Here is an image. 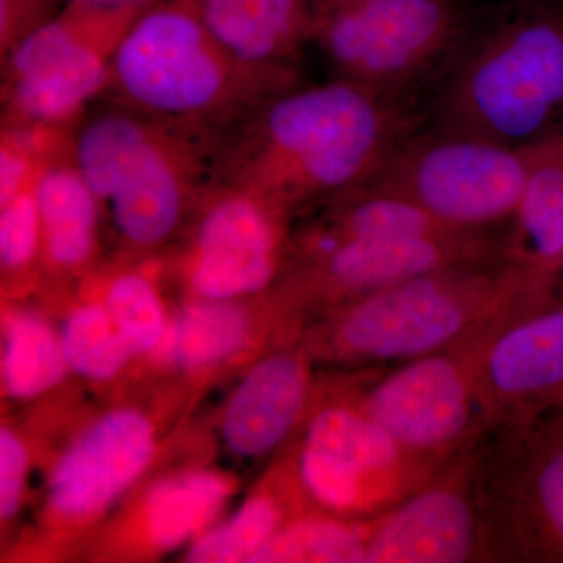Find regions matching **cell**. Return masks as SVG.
I'll return each instance as SVG.
<instances>
[{"instance_id":"6da1fadb","label":"cell","mask_w":563,"mask_h":563,"mask_svg":"<svg viewBox=\"0 0 563 563\" xmlns=\"http://www.w3.org/2000/svg\"><path fill=\"white\" fill-rule=\"evenodd\" d=\"M440 131L528 146L563 124V10L514 0L463 36L437 101Z\"/></svg>"},{"instance_id":"7a4b0ae2","label":"cell","mask_w":563,"mask_h":563,"mask_svg":"<svg viewBox=\"0 0 563 563\" xmlns=\"http://www.w3.org/2000/svg\"><path fill=\"white\" fill-rule=\"evenodd\" d=\"M413 128L404 92L347 79L282 92L263 118L261 181L287 199L351 192Z\"/></svg>"},{"instance_id":"3957f363","label":"cell","mask_w":563,"mask_h":563,"mask_svg":"<svg viewBox=\"0 0 563 563\" xmlns=\"http://www.w3.org/2000/svg\"><path fill=\"white\" fill-rule=\"evenodd\" d=\"M463 18L455 0H314L309 38L342 79L406 92L454 54Z\"/></svg>"},{"instance_id":"277c9868","label":"cell","mask_w":563,"mask_h":563,"mask_svg":"<svg viewBox=\"0 0 563 563\" xmlns=\"http://www.w3.org/2000/svg\"><path fill=\"white\" fill-rule=\"evenodd\" d=\"M528 172L526 146L437 129L404 140L366 184L402 196L444 228L465 233L514 218Z\"/></svg>"},{"instance_id":"5b68a950","label":"cell","mask_w":563,"mask_h":563,"mask_svg":"<svg viewBox=\"0 0 563 563\" xmlns=\"http://www.w3.org/2000/svg\"><path fill=\"white\" fill-rule=\"evenodd\" d=\"M222 47L185 0L133 18L114 52V76L133 102L165 114H192L220 101L228 84Z\"/></svg>"},{"instance_id":"8992f818","label":"cell","mask_w":563,"mask_h":563,"mask_svg":"<svg viewBox=\"0 0 563 563\" xmlns=\"http://www.w3.org/2000/svg\"><path fill=\"white\" fill-rule=\"evenodd\" d=\"M76 169L131 242L158 243L176 228L179 176L139 122L122 114L92 120L77 140Z\"/></svg>"},{"instance_id":"52a82bcc","label":"cell","mask_w":563,"mask_h":563,"mask_svg":"<svg viewBox=\"0 0 563 563\" xmlns=\"http://www.w3.org/2000/svg\"><path fill=\"white\" fill-rule=\"evenodd\" d=\"M146 3L91 5L70 0L62 16L51 18L22 36L11 57L18 109L40 121L68 117L101 88L106 63L96 36L125 27Z\"/></svg>"},{"instance_id":"ba28073f","label":"cell","mask_w":563,"mask_h":563,"mask_svg":"<svg viewBox=\"0 0 563 563\" xmlns=\"http://www.w3.org/2000/svg\"><path fill=\"white\" fill-rule=\"evenodd\" d=\"M465 280L440 272L374 291L344 321L343 340L369 357H413L461 331Z\"/></svg>"},{"instance_id":"9c48e42d","label":"cell","mask_w":563,"mask_h":563,"mask_svg":"<svg viewBox=\"0 0 563 563\" xmlns=\"http://www.w3.org/2000/svg\"><path fill=\"white\" fill-rule=\"evenodd\" d=\"M154 450V429L143 415H103L58 462L51 483L52 510L70 521L95 517L139 479Z\"/></svg>"},{"instance_id":"30bf717a","label":"cell","mask_w":563,"mask_h":563,"mask_svg":"<svg viewBox=\"0 0 563 563\" xmlns=\"http://www.w3.org/2000/svg\"><path fill=\"white\" fill-rule=\"evenodd\" d=\"M274 273V233L257 203L225 199L199 231L192 287L203 298L228 301L262 290Z\"/></svg>"},{"instance_id":"8fae6325","label":"cell","mask_w":563,"mask_h":563,"mask_svg":"<svg viewBox=\"0 0 563 563\" xmlns=\"http://www.w3.org/2000/svg\"><path fill=\"white\" fill-rule=\"evenodd\" d=\"M368 413L396 443L435 446L465 428V384L450 361L422 358L393 374L373 393Z\"/></svg>"},{"instance_id":"7c38bea8","label":"cell","mask_w":563,"mask_h":563,"mask_svg":"<svg viewBox=\"0 0 563 563\" xmlns=\"http://www.w3.org/2000/svg\"><path fill=\"white\" fill-rule=\"evenodd\" d=\"M396 444L369 417L324 410L310 424L303 444V483L325 506L350 509L361 498L363 477L395 462Z\"/></svg>"},{"instance_id":"4fadbf2b","label":"cell","mask_w":563,"mask_h":563,"mask_svg":"<svg viewBox=\"0 0 563 563\" xmlns=\"http://www.w3.org/2000/svg\"><path fill=\"white\" fill-rule=\"evenodd\" d=\"M473 515L455 493L418 496L385 521L366 544L365 562L454 563L472 550Z\"/></svg>"},{"instance_id":"5bb4252c","label":"cell","mask_w":563,"mask_h":563,"mask_svg":"<svg viewBox=\"0 0 563 563\" xmlns=\"http://www.w3.org/2000/svg\"><path fill=\"white\" fill-rule=\"evenodd\" d=\"M306 396V374L290 355L258 363L229 404L224 437L233 453L258 457L290 431Z\"/></svg>"},{"instance_id":"9a60e30c","label":"cell","mask_w":563,"mask_h":563,"mask_svg":"<svg viewBox=\"0 0 563 563\" xmlns=\"http://www.w3.org/2000/svg\"><path fill=\"white\" fill-rule=\"evenodd\" d=\"M225 54L262 65L309 38V0H185Z\"/></svg>"},{"instance_id":"2e32d148","label":"cell","mask_w":563,"mask_h":563,"mask_svg":"<svg viewBox=\"0 0 563 563\" xmlns=\"http://www.w3.org/2000/svg\"><path fill=\"white\" fill-rule=\"evenodd\" d=\"M463 233L333 240L329 277L354 291H379L391 285L440 272L462 257Z\"/></svg>"},{"instance_id":"e0dca14e","label":"cell","mask_w":563,"mask_h":563,"mask_svg":"<svg viewBox=\"0 0 563 563\" xmlns=\"http://www.w3.org/2000/svg\"><path fill=\"white\" fill-rule=\"evenodd\" d=\"M526 151L528 180L509 240V257L518 273L544 268L563 252V124Z\"/></svg>"},{"instance_id":"ac0fdd59","label":"cell","mask_w":563,"mask_h":563,"mask_svg":"<svg viewBox=\"0 0 563 563\" xmlns=\"http://www.w3.org/2000/svg\"><path fill=\"white\" fill-rule=\"evenodd\" d=\"M52 261L79 265L95 242L98 199L76 168L47 169L33 191Z\"/></svg>"},{"instance_id":"d6986e66","label":"cell","mask_w":563,"mask_h":563,"mask_svg":"<svg viewBox=\"0 0 563 563\" xmlns=\"http://www.w3.org/2000/svg\"><path fill=\"white\" fill-rule=\"evenodd\" d=\"M231 492L217 473L195 472L163 481L146 501V523L157 547H179L201 532L220 512Z\"/></svg>"},{"instance_id":"ffe728a7","label":"cell","mask_w":563,"mask_h":563,"mask_svg":"<svg viewBox=\"0 0 563 563\" xmlns=\"http://www.w3.org/2000/svg\"><path fill=\"white\" fill-rule=\"evenodd\" d=\"M62 342L32 313L9 322L3 346V387L16 399L35 398L60 383L65 373Z\"/></svg>"},{"instance_id":"44dd1931","label":"cell","mask_w":563,"mask_h":563,"mask_svg":"<svg viewBox=\"0 0 563 563\" xmlns=\"http://www.w3.org/2000/svg\"><path fill=\"white\" fill-rule=\"evenodd\" d=\"M247 318L242 309L222 301L187 307L172 335V357L181 366L199 368L231 357L246 343Z\"/></svg>"},{"instance_id":"7402d4cb","label":"cell","mask_w":563,"mask_h":563,"mask_svg":"<svg viewBox=\"0 0 563 563\" xmlns=\"http://www.w3.org/2000/svg\"><path fill=\"white\" fill-rule=\"evenodd\" d=\"M62 350L73 372L96 380L113 377L132 355L101 306L81 307L69 318L63 331Z\"/></svg>"},{"instance_id":"603a6c76","label":"cell","mask_w":563,"mask_h":563,"mask_svg":"<svg viewBox=\"0 0 563 563\" xmlns=\"http://www.w3.org/2000/svg\"><path fill=\"white\" fill-rule=\"evenodd\" d=\"M357 529L333 523H302L274 533L251 562H365Z\"/></svg>"},{"instance_id":"cb8c5ba5","label":"cell","mask_w":563,"mask_h":563,"mask_svg":"<svg viewBox=\"0 0 563 563\" xmlns=\"http://www.w3.org/2000/svg\"><path fill=\"white\" fill-rule=\"evenodd\" d=\"M279 523V512L269 499L254 498L244 504L231 520L196 542L188 562H251L268 543Z\"/></svg>"},{"instance_id":"d4e9b609","label":"cell","mask_w":563,"mask_h":563,"mask_svg":"<svg viewBox=\"0 0 563 563\" xmlns=\"http://www.w3.org/2000/svg\"><path fill=\"white\" fill-rule=\"evenodd\" d=\"M106 309L132 355L150 352L161 343L165 314L157 292L143 277L124 276L114 280Z\"/></svg>"},{"instance_id":"484cf974","label":"cell","mask_w":563,"mask_h":563,"mask_svg":"<svg viewBox=\"0 0 563 563\" xmlns=\"http://www.w3.org/2000/svg\"><path fill=\"white\" fill-rule=\"evenodd\" d=\"M531 504L540 550L563 561V428L544 443L533 463Z\"/></svg>"},{"instance_id":"4316f807","label":"cell","mask_w":563,"mask_h":563,"mask_svg":"<svg viewBox=\"0 0 563 563\" xmlns=\"http://www.w3.org/2000/svg\"><path fill=\"white\" fill-rule=\"evenodd\" d=\"M40 213L35 195L22 190L2 203L0 258L5 268H20L31 262L38 242Z\"/></svg>"},{"instance_id":"83f0119b","label":"cell","mask_w":563,"mask_h":563,"mask_svg":"<svg viewBox=\"0 0 563 563\" xmlns=\"http://www.w3.org/2000/svg\"><path fill=\"white\" fill-rule=\"evenodd\" d=\"M27 473L24 444L9 429L0 432V515L13 517L20 507L22 487Z\"/></svg>"},{"instance_id":"f1b7e54d","label":"cell","mask_w":563,"mask_h":563,"mask_svg":"<svg viewBox=\"0 0 563 563\" xmlns=\"http://www.w3.org/2000/svg\"><path fill=\"white\" fill-rule=\"evenodd\" d=\"M521 284L547 310L563 307V252L544 268L521 274Z\"/></svg>"},{"instance_id":"f546056e","label":"cell","mask_w":563,"mask_h":563,"mask_svg":"<svg viewBox=\"0 0 563 563\" xmlns=\"http://www.w3.org/2000/svg\"><path fill=\"white\" fill-rule=\"evenodd\" d=\"M52 0H0V21L3 35L18 33L21 29L32 31L46 22ZM25 32V33H27Z\"/></svg>"},{"instance_id":"4dcf8cb0","label":"cell","mask_w":563,"mask_h":563,"mask_svg":"<svg viewBox=\"0 0 563 563\" xmlns=\"http://www.w3.org/2000/svg\"><path fill=\"white\" fill-rule=\"evenodd\" d=\"M25 179H27V163L20 152L3 147L0 154V201L3 203L20 195Z\"/></svg>"},{"instance_id":"1f68e13d","label":"cell","mask_w":563,"mask_h":563,"mask_svg":"<svg viewBox=\"0 0 563 563\" xmlns=\"http://www.w3.org/2000/svg\"><path fill=\"white\" fill-rule=\"evenodd\" d=\"M76 2L91 3V5L102 7H124L135 5V3H146L147 0H76Z\"/></svg>"},{"instance_id":"d6a6232c","label":"cell","mask_w":563,"mask_h":563,"mask_svg":"<svg viewBox=\"0 0 563 563\" xmlns=\"http://www.w3.org/2000/svg\"><path fill=\"white\" fill-rule=\"evenodd\" d=\"M310 3L314 2V0H309Z\"/></svg>"}]
</instances>
